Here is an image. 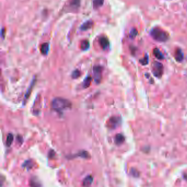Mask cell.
I'll return each mask as SVG.
<instances>
[{"mask_svg":"<svg viewBox=\"0 0 187 187\" xmlns=\"http://www.w3.org/2000/svg\"><path fill=\"white\" fill-rule=\"evenodd\" d=\"M104 0H93V6L94 9H98L101 7L104 3Z\"/></svg>","mask_w":187,"mask_h":187,"instance_id":"obj_14","label":"cell"},{"mask_svg":"<svg viewBox=\"0 0 187 187\" xmlns=\"http://www.w3.org/2000/svg\"><path fill=\"white\" fill-rule=\"evenodd\" d=\"M23 166L24 168H27V169H30L32 168L33 166V163L32 161L31 160H27L26 161L23 165Z\"/></svg>","mask_w":187,"mask_h":187,"instance_id":"obj_20","label":"cell"},{"mask_svg":"<svg viewBox=\"0 0 187 187\" xmlns=\"http://www.w3.org/2000/svg\"><path fill=\"white\" fill-rule=\"evenodd\" d=\"M35 82H36V79H34L33 80L32 82H31V84H30V86H29V88H28V90L26 91V94L25 95V97H24V103H25V101L28 99L29 96H30V94H31V92L32 90H33V87H34V85H35Z\"/></svg>","mask_w":187,"mask_h":187,"instance_id":"obj_8","label":"cell"},{"mask_svg":"<svg viewBox=\"0 0 187 187\" xmlns=\"http://www.w3.org/2000/svg\"><path fill=\"white\" fill-rule=\"evenodd\" d=\"M174 57H175L176 60L178 62H181L182 61L183 58H184V56H183L182 51L181 49H176L175 53H174Z\"/></svg>","mask_w":187,"mask_h":187,"instance_id":"obj_9","label":"cell"},{"mask_svg":"<svg viewBox=\"0 0 187 187\" xmlns=\"http://www.w3.org/2000/svg\"><path fill=\"white\" fill-rule=\"evenodd\" d=\"M81 157L82 158H88L90 156L88 153L85 151H82L81 152H79V153L76 155V157Z\"/></svg>","mask_w":187,"mask_h":187,"instance_id":"obj_19","label":"cell"},{"mask_svg":"<svg viewBox=\"0 0 187 187\" xmlns=\"http://www.w3.org/2000/svg\"><path fill=\"white\" fill-rule=\"evenodd\" d=\"M137 30L136 29H133L131 31V33H130V38H134V37L137 35Z\"/></svg>","mask_w":187,"mask_h":187,"instance_id":"obj_23","label":"cell"},{"mask_svg":"<svg viewBox=\"0 0 187 187\" xmlns=\"http://www.w3.org/2000/svg\"><path fill=\"white\" fill-rule=\"evenodd\" d=\"M51 106L53 110L58 113H62L64 111L70 109L72 106V103L67 99L57 97L52 101Z\"/></svg>","mask_w":187,"mask_h":187,"instance_id":"obj_1","label":"cell"},{"mask_svg":"<svg viewBox=\"0 0 187 187\" xmlns=\"http://www.w3.org/2000/svg\"><path fill=\"white\" fill-rule=\"evenodd\" d=\"M125 141L124 136L121 134H117L116 135L115 137V142L117 145H121Z\"/></svg>","mask_w":187,"mask_h":187,"instance_id":"obj_11","label":"cell"},{"mask_svg":"<svg viewBox=\"0 0 187 187\" xmlns=\"http://www.w3.org/2000/svg\"><path fill=\"white\" fill-rule=\"evenodd\" d=\"M92 80V79L90 76L86 77V78L83 81V87L84 88H88V87H90L91 83Z\"/></svg>","mask_w":187,"mask_h":187,"instance_id":"obj_15","label":"cell"},{"mask_svg":"<svg viewBox=\"0 0 187 187\" xmlns=\"http://www.w3.org/2000/svg\"><path fill=\"white\" fill-rule=\"evenodd\" d=\"M121 123V119L119 117L113 116L110 118L108 122V126L111 129L116 128Z\"/></svg>","mask_w":187,"mask_h":187,"instance_id":"obj_5","label":"cell"},{"mask_svg":"<svg viewBox=\"0 0 187 187\" xmlns=\"http://www.w3.org/2000/svg\"><path fill=\"white\" fill-rule=\"evenodd\" d=\"M54 154H55L53 150H52L51 152H50L49 153V158H51V157L52 158V157L54 156Z\"/></svg>","mask_w":187,"mask_h":187,"instance_id":"obj_24","label":"cell"},{"mask_svg":"<svg viewBox=\"0 0 187 187\" xmlns=\"http://www.w3.org/2000/svg\"><path fill=\"white\" fill-rule=\"evenodd\" d=\"M80 5V0H71L70 3V8L72 10H77Z\"/></svg>","mask_w":187,"mask_h":187,"instance_id":"obj_12","label":"cell"},{"mask_svg":"<svg viewBox=\"0 0 187 187\" xmlns=\"http://www.w3.org/2000/svg\"><path fill=\"white\" fill-rule=\"evenodd\" d=\"M139 62L143 65H147L148 63V55H146L144 58L140 59L139 60Z\"/></svg>","mask_w":187,"mask_h":187,"instance_id":"obj_22","label":"cell"},{"mask_svg":"<svg viewBox=\"0 0 187 187\" xmlns=\"http://www.w3.org/2000/svg\"><path fill=\"white\" fill-rule=\"evenodd\" d=\"M49 45L48 43H44L41 46L40 48V51L41 53L43 55H47L49 52Z\"/></svg>","mask_w":187,"mask_h":187,"instance_id":"obj_10","label":"cell"},{"mask_svg":"<svg viewBox=\"0 0 187 187\" xmlns=\"http://www.w3.org/2000/svg\"><path fill=\"white\" fill-rule=\"evenodd\" d=\"M93 24L94 23L91 20H88L82 24L81 26H80V30L82 31H86L88 29H91L93 26Z\"/></svg>","mask_w":187,"mask_h":187,"instance_id":"obj_7","label":"cell"},{"mask_svg":"<svg viewBox=\"0 0 187 187\" xmlns=\"http://www.w3.org/2000/svg\"><path fill=\"white\" fill-rule=\"evenodd\" d=\"M153 54L155 56V57L156 58H158V59L161 60V59H163V58H164L163 54L159 51L158 48H156L154 49Z\"/></svg>","mask_w":187,"mask_h":187,"instance_id":"obj_16","label":"cell"},{"mask_svg":"<svg viewBox=\"0 0 187 187\" xmlns=\"http://www.w3.org/2000/svg\"><path fill=\"white\" fill-rule=\"evenodd\" d=\"M13 141V134L10 133L8 134L7 137V139H6V145L7 147H10L11 145V144H12V142Z\"/></svg>","mask_w":187,"mask_h":187,"instance_id":"obj_18","label":"cell"},{"mask_svg":"<svg viewBox=\"0 0 187 187\" xmlns=\"http://www.w3.org/2000/svg\"><path fill=\"white\" fill-rule=\"evenodd\" d=\"M80 47L82 51H86L90 47V43L88 40H83L81 43Z\"/></svg>","mask_w":187,"mask_h":187,"instance_id":"obj_17","label":"cell"},{"mask_svg":"<svg viewBox=\"0 0 187 187\" xmlns=\"http://www.w3.org/2000/svg\"><path fill=\"white\" fill-rule=\"evenodd\" d=\"M103 70V67L99 65L95 66L93 67V72L95 76V80L97 83H99L101 79V74Z\"/></svg>","mask_w":187,"mask_h":187,"instance_id":"obj_4","label":"cell"},{"mask_svg":"<svg viewBox=\"0 0 187 187\" xmlns=\"http://www.w3.org/2000/svg\"><path fill=\"white\" fill-rule=\"evenodd\" d=\"M150 34L152 38L158 42H165L168 39V34L158 28L152 29Z\"/></svg>","mask_w":187,"mask_h":187,"instance_id":"obj_2","label":"cell"},{"mask_svg":"<svg viewBox=\"0 0 187 187\" xmlns=\"http://www.w3.org/2000/svg\"><path fill=\"white\" fill-rule=\"evenodd\" d=\"M93 178L91 176H88L84 179L82 185L85 187L90 186L91 185L92 183H93Z\"/></svg>","mask_w":187,"mask_h":187,"instance_id":"obj_13","label":"cell"},{"mask_svg":"<svg viewBox=\"0 0 187 187\" xmlns=\"http://www.w3.org/2000/svg\"><path fill=\"white\" fill-rule=\"evenodd\" d=\"M99 44H100L101 48L104 50H106V49H108L109 46V40L106 37H101L99 38Z\"/></svg>","mask_w":187,"mask_h":187,"instance_id":"obj_6","label":"cell"},{"mask_svg":"<svg viewBox=\"0 0 187 187\" xmlns=\"http://www.w3.org/2000/svg\"><path fill=\"white\" fill-rule=\"evenodd\" d=\"M81 75V72L79 70H75L72 72V79H77Z\"/></svg>","mask_w":187,"mask_h":187,"instance_id":"obj_21","label":"cell"},{"mask_svg":"<svg viewBox=\"0 0 187 187\" xmlns=\"http://www.w3.org/2000/svg\"><path fill=\"white\" fill-rule=\"evenodd\" d=\"M152 72L155 76L160 78L162 76L163 72V65L158 62L154 63L152 67Z\"/></svg>","mask_w":187,"mask_h":187,"instance_id":"obj_3","label":"cell"}]
</instances>
